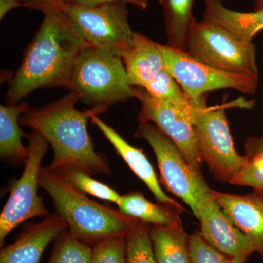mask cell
I'll return each mask as SVG.
<instances>
[{
  "instance_id": "cell-4",
  "label": "cell",
  "mask_w": 263,
  "mask_h": 263,
  "mask_svg": "<svg viewBox=\"0 0 263 263\" xmlns=\"http://www.w3.org/2000/svg\"><path fill=\"white\" fill-rule=\"evenodd\" d=\"M67 89L93 107L123 103L134 98L121 57L86 46L76 59Z\"/></svg>"
},
{
  "instance_id": "cell-19",
  "label": "cell",
  "mask_w": 263,
  "mask_h": 263,
  "mask_svg": "<svg viewBox=\"0 0 263 263\" xmlns=\"http://www.w3.org/2000/svg\"><path fill=\"white\" fill-rule=\"evenodd\" d=\"M118 207L119 212L124 215L154 226H168L174 224L181 219L180 214L186 212L183 207L154 203L143 193L138 191L122 195Z\"/></svg>"
},
{
  "instance_id": "cell-18",
  "label": "cell",
  "mask_w": 263,
  "mask_h": 263,
  "mask_svg": "<svg viewBox=\"0 0 263 263\" xmlns=\"http://www.w3.org/2000/svg\"><path fill=\"white\" fill-rule=\"evenodd\" d=\"M151 238L157 263H192L190 235L181 219L168 226H152Z\"/></svg>"
},
{
  "instance_id": "cell-17",
  "label": "cell",
  "mask_w": 263,
  "mask_h": 263,
  "mask_svg": "<svg viewBox=\"0 0 263 263\" xmlns=\"http://www.w3.org/2000/svg\"><path fill=\"white\" fill-rule=\"evenodd\" d=\"M203 19L221 26L241 41L252 42L263 30V10L242 13L228 9L222 0H203Z\"/></svg>"
},
{
  "instance_id": "cell-27",
  "label": "cell",
  "mask_w": 263,
  "mask_h": 263,
  "mask_svg": "<svg viewBox=\"0 0 263 263\" xmlns=\"http://www.w3.org/2000/svg\"><path fill=\"white\" fill-rule=\"evenodd\" d=\"M190 249L192 263H245L214 248L204 239L200 230L190 235Z\"/></svg>"
},
{
  "instance_id": "cell-9",
  "label": "cell",
  "mask_w": 263,
  "mask_h": 263,
  "mask_svg": "<svg viewBox=\"0 0 263 263\" xmlns=\"http://www.w3.org/2000/svg\"><path fill=\"white\" fill-rule=\"evenodd\" d=\"M29 156L18 179L10 184V196L0 214V245L15 228L32 218L49 215L42 197L38 195L43 159L49 146L38 132L27 135Z\"/></svg>"
},
{
  "instance_id": "cell-33",
  "label": "cell",
  "mask_w": 263,
  "mask_h": 263,
  "mask_svg": "<svg viewBox=\"0 0 263 263\" xmlns=\"http://www.w3.org/2000/svg\"><path fill=\"white\" fill-rule=\"evenodd\" d=\"M263 10V0H255L254 2V11Z\"/></svg>"
},
{
  "instance_id": "cell-26",
  "label": "cell",
  "mask_w": 263,
  "mask_h": 263,
  "mask_svg": "<svg viewBox=\"0 0 263 263\" xmlns=\"http://www.w3.org/2000/svg\"><path fill=\"white\" fill-rule=\"evenodd\" d=\"M91 247V263H126V235H112Z\"/></svg>"
},
{
  "instance_id": "cell-3",
  "label": "cell",
  "mask_w": 263,
  "mask_h": 263,
  "mask_svg": "<svg viewBox=\"0 0 263 263\" xmlns=\"http://www.w3.org/2000/svg\"><path fill=\"white\" fill-rule=\"evenodd\" d=\"M39 186L51 197L70 234L91 247L112 235H127L139 221L91 200L48 167H41Z\"/></svg>"
},
{
  "instance_id": "cell-11",
  "label": "cell",
  "mask_w": 263,
  "mask_h": 263,
  "mask_svg": "<svg viewBox=\"0 0 263 263\" xmlns=\"http://www.w3.org/2000/svg\"><path fill=\"white\" fill-rule=\"evenodd\" d=\"M134 98L141 103L138 122H150L157 126L177 146L194 170L201 173L203 162L194 127L198 108L185 109L172 102L153 98L142 87H134Z\"/></svg>"
},
{
  "instance_id": "cell-29",
  "label": "cell",
  "mask_w": 263,
  "mask_h": 263,
  "mask_svg": "<svg viewBox=\"0 0 263 263\" xmlns=\"http://www.w3.org/2000/svg\"><path fill=\"white\" fill-rule=\"evenodd\" d=\"M116 2H124V3L133 4L145 10L148 5L147 0H66L64 4L73 5V6L84 7V8H93L100 5L116 3Z\"/></svg>"
},
{
  "instance_id": "cell-30",
  "label": "cell",
  "mask_w": 263,
  "mask_h": 263,
  "mask_svg": "<svg viewBox=\"0 0 263 263\" xmlns=\"http://www.w3.org/2000/svg\"><path fill=\"white\" fill-rule=\"evenodd\" d=\"M24 8L46 13L50 10L57 9L64 4L66 0H21Z\"/></svg>"
},
{
  "instance_id": "cell-6",
  "label": "cell",
  "mask_w": 263,
  "mask_h": 263,
  "mask_svg": "<svg viewBox=\"0 0 263 263\" xmlns=\"http://www.w3.org/2000/svg\"><path fill=\"white\" fill-rule=\"evenodd\" d=\"M158 47L165 70L196 108L206 106L205 95L214 90L233 89L247 95L257 91L259 76L222 72L197 61L186 51L159 43Z\"/></svg>"
},
{
  "instance_id": "cell-32",
  "label": "cell",
  "mask_w": 263,
  "mask_h": 263,
  "mask_svg": "<svg viewBox=\"0 0 263 263\" xmlns=\"http://www.w3.org/2000/svg\"><path fill=\"white\" fill-rule=\"evenodd\" d=\"M19 7H23L21 0H0V19L2 20L7 13Z\"/></svg>"
},
{
  "instance_id": "cell-5",
  "label": "cell",
  "mask_w": 263,
  "mask_h": 263,
  "mask_svg": "<svg viewBox=\"0 0 263 263\" xmlns=\"http://www.w3.org/2000/svg\"><path fill=\"white\" fill-rule=\"evenodd\" d=\"M186 52L197 61L216 70L258 76L255 45L238 39L210 21L193 19Z\"/></svg>"
},
{
  "instance_id": "cell-16",
  "label": "cell",
  "mask_w": 263,
  "mask_h": 263,
  "mask_svg": "<svg viewBox=\"0 0 263 263\" xmlns=\"http://www.w3.org/2000/svg\"><path fill=\"white\" fill-rule=\"evenodd\" d=\"M123 61L128 83L133 87L144 88L165 70L158 43L139 32H134L133 47Z\"/></svg>"
},
{
  "instance_id": "cell-22",
  "label": "cell",
  "mask_w": 263,
  "mask_h": 263,
  "mask_svg": "<svg viewBox=\"0 0 263 263\" xmlns=\"http://www.w3.org/2000/svg\"><path fill=\"white\" fill-rule=\"evenodd\" d=\"M54 172L75 186L79 191L89 194L97 198L119 203L122 195L114 189L93 179L89 173L75 165H65L55 170Z\"/></svg>"
},
{
  "instance_id": "cell-24",
  "label": "cell",
  "mask_w": 263,
  "mask_h": 263,
  "mask_svg": "<svg viewBox=\"0 0 263 263\" xmlns=\"http://www.w3.org/2000/svg\"><path fill=\"white\" fill-rule=\"evenodd\" d=\"M151 227L138 221L126 235V263H157L151 238Z\"/></svg>"
},
{
  "instance_id": "cell-1",
  "label": "cell",
  "mask_w": 263,
  "mask_h": 263,
  "mask_svg": "<svg viewBox=\"0 0 263 263\" xmlns=\"http://www.w3.org/2000/svg\"><path fill=\"white\" fill-rule=\"evenodd\" d=\"M43 14L42 23L10 81L5 95L8 105H18L37 89H67L76 59L89 46L61 10H50Z\"/></svg>"
},
{
  "instance_id": "cell-12",
  "label": "cell",
  "mask_w": 263,
  "mask_h": 263,
  "mask_svg": "<svg viewBox=\"0 0 263 263\" xmlns=\"http://www.w3.org/2000/svg\"><path fill=\"white\" fill-rule=\"evenodd\" d=\"M211 190L202 193L197 200L200 233L208 243L221 253L246 262L254 252L253 247L223 212Z\"/></svg>"
},
{
  "instance_id": "cell-2",
  "label": "cell",
  "mask_w": 263,
  "mask_h": 263,
  "mask_svg": "<svg viewBox=\"0 0 263 263\" xmlns=\"http://www.w3.org/2000/svg\"><path fill=\"white\" fill-rule=\"evenodd\" d=\"M82 100L74 91L41 108H29L19 117L20 125L42 135L51 146V171L65 165H75L91 174H111L108 160L95 149L87 129L88 121L105 113L108 107L99 105L86 110L76 108Z\"/></svg>"
},
{
  "instance_id": "cell-23",
  "label": "cell",
  "mask_w": 263,
  "mask_h": 263,
  "mask_svg": "<svg viewBox=\"0 0 263 263\" xmlns=\"http://www.w3.org/2000/svg\"><path fill=\"white\" fill-rule=\"evenodd\" d=\"M92 247L80 241L67 230L55 238L48 263H91Z\"/></svg>"
},
{
  "instance_id": "cell-8",
  "label": "cell",
  "mask_w": 263,
  "mask_h": 263,
  "mask_svg": "<svg viewBox=\"0 0 263 263\" xmlns=\"http://www.w3.org/2000/svg\"><path fill=\"white\" fill-rule=\"evenodd\" d=\"M135 137L152 147L162 186L185 202L198 219L197 200L210 190L202 173L195 171L174 142L152 123H139Z\"/></svg>"
},
{
  "instance_id": "cell-10",
  "label": "cell",
  "mask_w": 263,
  "mask_h": 263,
  "mask_svg": "<svg viewBox=\"0 0 263 263\" xmlns=\"http://www.w3.org/2000/svg\"><path fill=\"white\" fill-rule=\"evenodd\" d=\"M224 107L197 108L194 127L202 162L216 180L230 183L248 159L235 150Z\"/></svg>"
},
{
  "instance_id": "cell-25",
  "label": "cell",
  "mask_w": 263,
  "mask_h": 263,
  "mask_svg": "<svg viewBox=\"0 0 263 263\" xmlns=\"http://www.w3.org/2000/svg\"><path fill=\"white\" fill-rule=\"evenodd\" d=\"M144 89L153 98L172 102L185 109L196 108L181 89L179 83L166 70L156 76L147 84Z\"/></svg>"
},
{
  "instance_id": "cell-21",
  "label": "cell",
  "mask_w": 263,
  "mask_h": 263,
  "mask_svg": "<svg viewBox=\"0 0 263 263\" xmlns=\"http://www.w3.org/2000/svg\"><path fill=\"white\" fill-rule=\"evenodd\" d=\"M163 7L168 45L186 51L189 32L193 23L194 0H160Z\"/></svg>"
},
{
  "instance_id": "cell-15",
  "label": "cell",
  "mask_w": 263,
  "mask_h": 263,
  "mask_svg": "<svg viewBox=\"0 0 263 263\" xmlns=\"http://www.w3.org/2000/svg\"><path fill=\"white\" fill-rule=\"evenodd\" d=\"M91 122L103 133L131 171L146 185L159 203L183 207L164 193L153 166L143 151L129 144L114 128L108 125L98 116L91 118Z\"/></svg>"
},
{
  "instance_id": "cell-7",
  "label": "cell",
  "mask_w": 263,
  "mask_h": 263,
  "mask_svg": "<svg viewBox=\"0 0 263 263\" xmlns=\"http://www.w3.org/2000/svg\"><path fill=\"white\" fill-rule=\"evenodd\" d=\"M127 3L116 2L93 7L62 4L59 7L89 46L124 60L133 47V34Z\"/></svg>"
},
{
  "instance_id": "cell-31",
  "label": "cell",
  "mask_w": 263,
  "mask_h": 263,
  "mask_svg": "<svg viewBox=\"0 0 263 263\" xmlns=\"http://www.w3.org/2000/svg\"><path fill=\"white\" fill-rule=\"evenodd\" d=\"M245 152L248 160L263 155V135L248 138L245 145Z\"/></svg>"
},
{
  "instance_id": "cell-14",
  "label": "cell",
  "mask_w": 263,
  "mask_h": 263,
  "mask_svg": "<svg viewBox=\"0 0 263 263\" xmlns=\"http://www.w3.org/2000/svg\"><path fill=\"white\" fill-rule=\"evenodd\" d=\"M211 191L224 214L263 258V194L254 191L238 195Z\"/></svg>"
},
{
  "instance_id": "cell-13",
  "label": "cell",
  "mask_w": 263,
  "mask_h": 263,
  "mask_svg": "<svg viewBox=\"0 0 263 263\" xmlns=\"http://www.w3.org/2000/svg\"><path fill=\"white\" fill-rule=\"evenodd\" d=\"M65 230L67 222L56 213L29 224L13 243L2 248L0 263H41L45 249Z\"/></svg>"
},
{
  "instance_id": "cell-28",
  "label": "cell",
  "mask_w": 263,
  "mask_h": 263,
  "mask_svg": "<svg viewBox=\"0 0 263 263\" xmlns=\"http://www.w3.org/2000/svg\"><path fill=\"white\" fill-rule=\"evenodd\" d=\"M230 184L249 186L263 194V155L249 159Z\"/></svg>"
},
{
  "instance_id": "cell-20",
  "label": "cell",
  "mask_w": 263,
  "mask_h": 263,
  "mask_svg": "<svg viewBox=\"0 0 263 263\" xmlns=\"http://www.w3.org/2000/svg\"><path fill=\"white\" fill-rule=\"evenodd\" d=\"M30 108L28 103L0 106V155L3 160L25 163L28 146L22 143L27 135L19 127V117Z\"/></svg>"
}]
</instances>
